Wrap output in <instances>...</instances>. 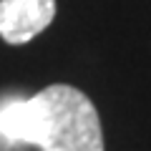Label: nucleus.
I'll return each instance as SVG.
<instances>
[{"instance_id": "nucleus-1", "label": "nucleus", "mask_w": 151, "mask_h": 151, "mask_svg": "<svg viewBox=\"0 0 151 151\" xmlns=\"http://www.w3.org/2000/svg\"><path fill=\"white\" fill-rule=\"evenodd\" d=\"M0 136L40 151H103L101 119L93 101L68 83H53L0 111Z\"/></svg>"}, {"instance_id": "nucleus-2", "label": "nucleus", "mask_w": 151, "mask_h": 151, "mask_svg": "<svg viewBox=\"0 0 151 151\" xmlns=\"http://www.w3.org/2000/svg\"><path fill=\"white\" fill-rule=\"evenodd\" d=\"M55 18V0H0V38L23 45L43 33Z\"/></svg>"}]
</instances>
